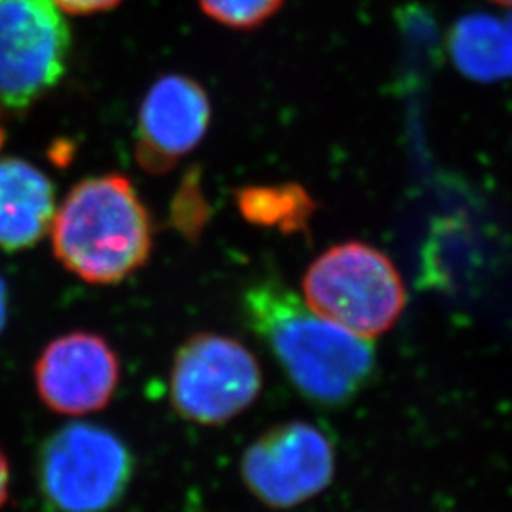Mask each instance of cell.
I'll return each mask as SVG.
<instances>
[{
	"mask_svg": "<svg viewBox=\"0 0 512 512\" xmlns=\"http://www.w3.org/2000/svg\"><path fill=\"white\" fill-rule=\"evenodd\" d=\"M243 315L291 384L311 403H349L376 368L372 340L323 319L277 281L249 287L243 294Z\"/></svg>",
	"mask_w": 512,
	"mask_h": 512,
	"instance_id": "1",
	"label": "cell"
},
{
	"mask_svg": "<svg viewBox=\"0 0 512 512\" xmlns=\"http://www.w3.org/2000/svg\"><path fill=\"white\" fill-rule=\"evenodd\" d=\"M152 238L147 205L124 175L90 177L76 184L52 222L57 260L95 285L120 283L145 266Z\"/></svg>",
	"mask_w": 512,
	"mask_h": 512,
	"instance_id": "2",
	"label": "cell"
},
{
	"mask_svg": "<svg viewBox=\"0 0 512 512\" xmlns=\"http://www.w3.org/2000/svg\"><path fill=\"white\" fill-rule=\"evenodd\" d=\"M304 302L334 325L365 338L391 329L406 306L403 279L389 256L348 241L319 256L302 281Z\"/></svg>",
	"mask_w": 512,
	"mask_h": 512,
	"instance_id": "3",
	"label": "cell"
},
{
	"mask_svg": "<svg viewBox=\"0 0 512 512\" xmlns=\"http://www.w3.org/2000/svg\"><path fill=\"white\" fill-rule=\"evenodd\" d=\"M135 469L128 444L93 423H69L38 452L40 492L59 512H107L126 495Z\"/></svg>",
	"mask_w": 512,
	"mask_h": 512,
	"instance_id": "4",
	"label": "cell"
},
{
	"mask_svg": "<svg viewBox=\"0 0 512 512\" xmlns=\"http://www.w3.org/2000/svg\"><path fill=\"white\" fill-rule=\"evenodd\" d=\"M262 372L251 349L236 338L200 332L177 351L169 391L171 404L184 420L220 425L255 403Z\"/></svg>",
	"mask_w": 512,
	"mask_h": 512,
	"instance_id": "5",
	"label": "cell"
},
{
	"mask_svg": "<svg viewBox=\"0 0 512 512\" xmlns=\"http://www.w3.org/2000/svg\"><path fill=\"white\" fill-rule=\"evenodd\" d=\"M71 29L52 0H0V107L31 109L67 73Z\"/></svg>",
	"mask_w": 512,
	"mask_h": 512,
	"instance_id": "6",
	"label": "cell"
},
{
	"mask_svg": "<svg viewBox=\"0 0 512 512\" xmlns=\"http://www.w3.org/2000/svg\"><path fill=\"white\" fill-rule=\"evenodd\" d=\"M334 469L332 442L308 421L277 425L256 439L241 459L249 492L274 509H291L321 494Z\"/></svg>",
	"mask_w": 512,
	"mask_h": 512,
	"instance_id": "7",
	"label": "cell"
},
{
	"mask_svg": "<svg viewBox=\"0 0 512 512\" xmlns=\"http://www.w3.org/2000/svg\"><path fill=\"white\" fill-rule=\"evenodd\" d=\"M40 401L57 414L103 410L120 384V359L95 332L74 330L50 342L35 365Z\"/></svg>",
	"mask_w": 512,
	"mask_h": 512,
	"instance_id": "8",
	"label": "cell"
},
{
	"mask_svg": "<svg viewBox=\"0 0 512 512\" xmlns=\"http://www.w3.org/2000/svg\"><path fill=\"white\" fill-rule=\"evenodd\" d=\"M211 124V103L202 86L183 74L160 76L139 112L135 156L152 175H164L202 143Z\"/></svg>",
	"mask_w": 512,
	"mask_h": 512,
	"instance_id": "9",
	"label": "cell"
},
{
	"mask_svg": "<svg viewBox=\"0 0 512 512\" xmlns=\"http://www.w3.org/2000/svg\"><path fill=\"white\" fill-rule=\"evenodd\" d=\"M54 183L21 158H0V251L35 247L52 228Z\"/></svg>",
	"mask_w": 512,
	"mask_h": 512,
	"instance_id": "10",
	"label": "cell"
},
{
	"mask_svg": "<svg viewBox=\"0 0 512 512\" xmlns=\"http://www.w3.org/2000/svg\"><path fill=\"white\" fill-rule=\"evenodd\" d=\"M450 52L461 73L475 80L512 78V19L473 16L459 21L450 37Z\"/></svg>",
	"mask_w": 512,
	"mask_h": 512,
	"instance_id": "11",
	"label": "cell"
},
{
	"mask_svg": "<svg viewBox=\"0 0 512 512\" xmlns=\"http://www.w3.org/2000/svg\"><path fill=\"white\" fill-rule=\"evenodd\" d=\"M239 213L258 226L279 228L287 234L306 232L315 203L298 184L245 186L236 194Z\"/></svg>",
	"mask_w": 512,
	"mask_h": 512,
	"instance_id": "12",
	"label": "cell"
},
{
	"mask_svg": "<svg viewBox=\"0 0 512 512\" xmlns=\"http://www.w3.org/2000/svg\"><path fill=\"white\" fill-rule=\"evenodd\" d=\"M203 14L230 29L249 31L274 18L285 0H198Z\"/></svg>",
	"mask_w": 512,
	"mask_h": 512,
	"instance_id": "13",
	"label": "cell"
},
{
	"mask_svg": "<svg viewBox=\"0 0 512 512\" xmlns=\"http://www.w3.org/2000/svg\"><path fill=\"white\" fill-rule=\"evenodd\" d=\"M209 220V205L203 196L200 184V171L192 169L184 175L173 202H171V222L184 238L196 239Z\"/></svg>",
	"mask_w": 512,
	"mask_h": 512,
	"instance_id": "14",
	"label": "cell"
},
{
	"mask_svg": "<svg viewBox=\"0 0 512 512\" xmlns=\"http://www.w3.org/2000/svg\"><path fill=\"white\" fill-rule=\"evenodd\" d=\"M61 12L73 16H90L99 12H109L116 8L122 0H52Z\"/></svg>",
	"mask_w": 512,
	"mask_h": 512,
	"instance_id": "15",
	"label": "cell"
},
{
	"mask_svg": "<svg viewBox=\"0 0 512 512\" xmlns=\"http://www.w3.org/2000/svg\"><path fill=\"white\" fill-rule=\"evenodd\" d=\"M8 492H10V465L4 452L0 450V509L8 499Z\"/></svg>",
	"mask_w": 512,
	"mask_h": 512,
	"instance_id": "16",
	"label": "cell"
},
{
	"mask_svg": "<svg viewBox=\"0 0 512 512\" xmlns=\"http://www.w3.org/2000/svg\"><path fill=\"white\" fill-rule=\"evenodd\" d=\"M8 323V287L0 275V334L6 329Z\"/></svg>",
	"mask_w": 512,
	"mask_h": 512,
	"instance_id": "17",
	"label": "cell"
},
{
	"mask_svg": "<svg viewBox=\"0 0 512 512\" xmlns=\"http://www.w3.org/2000/svg\"><path fill=\"white\" fill-rule=\"evenodd\" d=\"M4 143H6V128H4L2 118H0V148L4 147Z\"/></svg>",
	"mask_w": 512,
	"mask_h": 512,
	"instance_id": "18",
	"label": "cell"
},
{
	"mask_svg": "<svg viewBox=\"0 0 512 512\" xmlns=\"http://www.w3.org/2000/svg\"><path fill=\"white\" fill-rule=\"evenodd\" d=\"M492 2L499 6H505V8H512V0H492Z\"/></svg>",
	"mask_w": 512,
	"mask_h": 512,
	"instance_id": "19",
	"label": "cell"
}]
</instances>
